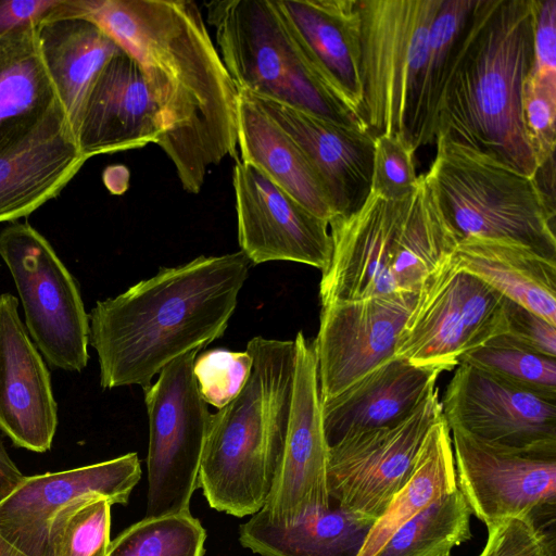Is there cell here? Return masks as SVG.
Segmentation results:
<instances>
[{
	"label": "cell",
	"instance_id": "obj_1",
	"mask_svg": "<svg viewBox=\"0 0 556 556\" xmlns=\"http://www.w3.org/2000/svg\"><path fill=\"white\" fill-rule=\"evenodd\" d=\"M59 17L94 23L137 62L159 109L156 144L185 191L199 193L226 156L239 160V91L197 3L61 0L47 15Z\"/></svg>",
	"mask_w": 556,
	"mask_h": 556
},
{
	"label": "cell",
	"instance_id": "obj_2",
	"mask_svg": "<svg viewBox=\"0 0 556 556\" xmlns=\"http://www.w3.org/2000/svg\"><path fill=\"white\" fill-rule=\"evenodd\" d=\"M241 252L162 267L89 314L103 390L152 383L175 358L220 338L249 277Z\"/></svg>",
	"mask_w": 556,
	"mask_h": 556
},
{
	"label": "cell",
	"instance_id": "obj_3",
	"mask_svg": "<svg viewBox=\"0 0 556 556\" xmlns=\"http://www.w3.org/2000/svg\"><path fill=\"white\" fill-rule=\"evenodd\" d=\"M533 27V0H477L438 103L434 142L454 141L536 176L521 104Z\"/></svg>",
	"mask_w": 556,
	"mask_h": 556
},
{
	"label": "cell",
	"instance_id": "obj_4",
	"mask_svg": "<svg viewBox=\"0 0 556 556\" xmlns=\"http://www.w3.org/2000/svg\"><path fill=\"white\" fill-rule=\"evenodd\" d=\"M329 231L332 252L319 283L321 306L416 295L460 240L425 174L408 199L389 201L370 192L358 210L334 216Z\"/></svg>",
	"mask_w": 556,
	"mask_h": 556
},
{
	"label": "cell",
	"instance_id": "obj_5",
	"mask_svg": "<svg viewBox=\"0 0 556 556\" xmlns=\"http://www.w3.org/2000/svg\"><path fill=\"white\" fill-rule=\"evenodd\" d=\"M253 359L241 392L211 416L199 470L208 505L244 517L258 513L285 447L294 375V341L252 338Z\"/></svg>",
	"mask_w": 556,
	"mask_h": 556
},
{
	"label": "cell",
	"instance_id": "obj_6",
	"mask_svg": "<svg viewBox=\"0 0 556 556\" xmlns=\"http://www.w3.org/2000/svg\"><path fill=\"white\" fill-rule=\"evenodd\" d=\"M425 174L459 239H510L556 258L555 208L538 176L470 147L439 139Z\"/></svg>",
	"mask_w": 556,
	"mask_h": 556
},
{
	"label": "cell",
	"instance_id": "obj_7",
	"mask_svg": "<svg viewBox=\"0 0 556 556\" xmlns=\"http://www.w3.org/2000/svg\"><path fill=\"white\" fill-rule=\"evenodd\" d=\"M204 7L238 91L367 131L308 63L273 0H218Z\"/></svg>",
	"mask_w": 556,
	"mask_h": 556
},
{
	"label": "cell",
	"instance_id": "obj_8",
	"mask_svg": "<svg viewBox=\"0 0 556 556\" xmlns=\"http://www.w3.org/2000/svg\"><path fill=\"white\" fill-rule=\"evenodd\" d=\"M357 3L366 130L372 138H400L417 150L428 37L442 0Z\"/></svg>",
	"mask_w": 556,
	"mask_h": 556
},
{
	"label": "cell",
	"instance_id": "obj_9",
	"mask_svg": "<svg viewBox=\"0 0 556 556\" xmlns=\"http://www.w3.org/2000/svg\"><path fill=\"white\" fill-rule=\"evenodd\" d=\"M506 301L458 267L452 253L417 293L394 357L440 372L453 370L465 354L508 332Z\"/></svg>",
	"mask_w": 556,
	"mask_h": 556
},
{
	"label": "cell",
	"instance_id": "obj_10",
	"mask_svg": "<svg viewBox=\"0 0 556 556\" xmlns=\"http://www.w3.org/2000/svg\"><path fill=\"white\" fill-rule=\"evenodd\" d=\"M201 350L167 364L143 389L149 418L148 502L144 518L188 511L211 416L193 374Z\"/></svg>",
	"mask_w": 556,
	"mask_h": 556
},
{
	"label": "cell",
	"instance_id": "obj_11",
	"mask_svg": "<svg viewBox=\"0 0 556 556\" xmlns=\"http://www.w3.org/2000/svg\"><path fill=\"white\" fill-rule=\"evenodd\" d=\"M7 264L25 315V328L53 368L81 371L88 363L89 315L79 286L50 242L29 223L0 231Z\"/></svg>",
	"mask_w": 556,
	"mask_h": 556
},
{
	"label": "cell",
	"instance_id": "obj_12",
	"mask_svg": "<svg viewBox=\"0 0 556 556\" xmlns=\"http://www.w3.org/2000/svg\"><path fill=\"white\" fill-rule=\"evenodd\" d=\"M442 415L434 387L404 420L351 433L329 445V501L376 522L410 479L422 441Z\"/></svg>",
	"mask_w": 556,
	"mask_h": 556
},
{
	"label": "cell",
	"instance_id": "obj_13",
	"mask_svg": "<svg viewBox=\"0 0 556 556\" xmlns=\"http://www.w3.org/2000/svg\"><path fill=\"white\" fill-rule=\"evenodd\" d=\"M453 433L457 486L471 514L486 528L525 518L555 534L556 456L513 452L458 427Z\"/></svg>",
	"mask_w": 556,
	"mask_h": 556
},
{
	"label": "cell",
	"instance_id": "obj_14",
	"mask_svg": "<svg viewBox=\"0 0 556 556\" xmlns=\"http://www.w3.org/2000/svg\"><path fill=\"white\" fill-rule=\"evenodd\" d=\"M441 404L448 427L513 452L556 456V393L459 363Z\"/></svg>",
	"mask_w": 556,
	"mask_h": 556
},
{
	"label": "cell",
	"instance_id": "obj_15",
	"mask_svg": "<svg viewBox=\"0 0 556 556\" xmlns=\"http://www.w3.org/2000/svg\"><path fill=\"white\" fill-rule=\"evenodd\" d=\"M294 346L293 390L285 447L273 488L260 510L269 521L282 527L329 507V446L314 342L300 331Z\"/></svg>",
	"mask_w": 556,
	"mask_h": 556
},
{
	"label": "cell",
	"instance_id": "obj_16",
	"mask_svg": "<svg viewBox=\"0 0 556 556\" xmlns=\"http://www.w3.org/2000/svg\"><path fill=\"white\" fill-rule=\"evenodd\" d=\"M141 477L136 453L59 472L25 477L0 502V536L26 556H52L55 516L72 504L102 497L126 505Z\"/></svg>",
	"mask_w": 556,
	"mask_h": 556
},
{
	"label": "cell",
	"instance_id": "obj_17",
	"mask_svg": "<svg viewBox=\"0 0 556 556\" xmlns=\"http://www.w3.org/2000/svg\"><path fill=\"white\" fill-rule=\"evenodd\" d=\"M232 187L238 242L250 263L289 261L321 273L328 267L332 241L327 220L240 160L232 168Z\"/></svg>",
	"mask_w": 556,
	"mask_h": 556
},
{
	"label": "cell",
	"instance_id": "obj_18",
	"mask_svg": "<svg viewBox=\"0 0 556 556\" xmlns=\"http://www.w3.org/2000/svg\"><path fill=\"white\" fill-rule=\"evenodd\" d=\"M416 295L334 301L323 306L313 340L321 402L394 356Z\"/></svg>",
	"mask_w": 556,
	"mask_h": 556
},
{
	"label": "cell",
	"instance_id": "obj_19",
	"mask_svg": "<svg viewBox=\"0 0 556 556\" xmlns=\"http://www.w3.org/2000/svg\"><path fill=\"white\" fill-rule=\"evenodd\" d=\"M11 293L0 294V431L15 446L45 453L58 427L51 376Z\"/></svg>",
	"mask_w": 556,
	"mask_h": 556
},
{
	"label": "cell",
	"instance_id": "obj_20",
	"mask_svg": "<svg viewBox=\"0 0 556 556\" xmlns=\"http://www.w3.org/2000/svg\"><path fill=\"white\" fill-rule=\"evenodd\" d=\"M86 161L60 102L0 150V224L26 217L58 197Z\"/></svg>",
	"mask_w": 556,
	"mask_h": 556
},
{
	"label": "cell",
	"instance_id": "obj_21",
	"mask_svg": "<svg viewBox=\"0 0 556 556\" xmlns=\"http://www.w3.org/2000/svg\"><path fill=\"white\" fill-rule=\"evenodd\" d=\"M273 2L308 63L331 92L364 125L361 15L357 0Z\"/></svg>",
	"mask_w": 556,
	"mask_h": 556
},
{
	"label": "cell",
	"instance_id": "obj_22",
	"mask_svg": "<svg viewBox=\"0 0 556 556\" xmlns=\"http://www.w3.org/2000/svg\"><path fill=\"white\" fill-rule=\"evenodd\" d=\"M251 97L304 153L327 192L334 216L358 210L370 193L374 138L367 131Z\"/></svg>",
	"mask_w": 556,
	"mask_h": 556
},
{
	"label": "cell",
	"instance_id": "obj_23",
	"mask_svg": "<svg viewBox=\"0 0 556 556\" xmlns=\"http://www.w3.org/2000/svg\"><path fill=\"white\" fill-rule=\"evenodd\" d=\"M159 109L137 62L124 50L102 70L85 105L76 141L88 160L157 143Z\"/></svg>",
	"mask_w": 556,
	"mask_h": 556
},
{
	"label": "cell",
	"instance_id": "obj_24",
	"mask_svg": "<svg viewBox=\"0 0 556 556\" xmlns=\"http://www.w3.org/2000/svg\"><path fill=\"white\" fill-rule=\"evenodd\" d=\"M440 371L391 357L337 396L323 402L328 446L341 438L395 425L434 388Z\"/></svg>",
	"mask_w": 556,
	"mask_h": 556
},
{
	"label": "cell",
	"instance_id": "obj_25",
	"mask_svg": "<svg viewBox=\"0 0 556 556\" xmlns=\"http://www.w3.org/2000/svg\"><path fill=\"white\" fill-rule=\"evenodd\" d=\"M453 257L507 300L556 325V258L515 240L486 237L460 239Z\"/></svg>",
	"mask_w": 556,
	"mask_h": 556
},
{
	"label": "cell",
	"instance_id": "obj_26",
	"mask_svg": "<svg viewBox=\"0 0 556 556\" xmlns=\"http://www.w3.org/2000/svg\"><path fill=\"white\" fill-rule=\"evenodd\" d=\"M37 36L43 64L76 138L96 80L123 49L98 25L79 17L42 18Z\"/></svg>",
	"mask_w": 556,
	"mask_h": 556
},
{
	"label": "cell",
	"instance_id": "obj_27",
	"mask_svg": "<svg viewBox=\"0 0 556 556\" xmlns=\"http://www.w3.org/2000/svg\"><path fill=\"white\" fill-rule=\"evenodd\" d=\"M237 142L240 161L262 172L309 212L334 217L319 178L293 139L247 92L239 91Z\"/></svg>",
	"mask_w": 556,
	"mask_h": 556
},
{
	"label": "cell",
	"instance_id": "obj_28",
	"mask_svg": "<svg viewBox=\"0 0 556 556\" xmlns=\"http://www.w3.org/2000/svg\"><path fill=\"white\" fill-rule=\"evenodd\" d=\"M374 523L329 501L289 527L258 511L239 527V542L261 556H357Z\"/></svg>",
	"mask_w": 556,
	"mask_h": 556
},
{
	"label": "cell",
	"instance_id": "obj_29",
	"mask_svg": "<svg viewBox=\"0 0 556 556\" xmlns=\"http://www.w3.org/2000/svg\"><path fill=\"white\" fill-rule=\"evenodd\" d=\"M38 23L0 38V150L24 137L60 103L40 54Z\"/></svg>",
	"mask_w": 556,
	"mask_h": 556
},
{
	"label": "cell",
	"instance_id": "obj_30",
	"mask_svg": "<svg viewBox=\"0 0 556 556\" xmlns=\"http://www.w3.org/2000/svg\"><path fill=\"white\" fill-rule=\"evenodd\" d=\"M450 432L443 415L429 428L410 479L372 525L357 556H374L396 529L457 486Z\"/></svg>",
	"mask_w": 556,
	"mask_h": 556
},
{
	"label": "cell",
	"instance_id": "obj_31",
	"mask_svg": "<svg viewBox=\"0 0 556 556\" xmlns=\"http://www.w3.org/2000/svg\"><path fill=\"white\" fill-rule=\"evenodd\" d=\"M471 510L456 486L396 529L374 556H439L471 538Z\"/></svg>",
	"mask_w": 556,
	"mask_h": 556
},
{
	"label": "cell",
	"instance_id": "obj_32",
	"mask_svg": "<svg viewBox=\"0 0 556 556\" xmlns=\"http://www.w3.org/2000/svg\"><path fill=\"white\" fill-rule=\"evenodd\" d=\"M476 2L477 0H442L433 17L428 37L417 149L434 143L438 103Z\"/></svg>",
	"mask_w": 556,
	"mask_h": 556
},
{
	"label": "cell",
	"instance_id": "obj_33",
	"mask_svg": "<svg viewBox=\"0 0 556 556\" xmlns=\"http://www.w3.org/2000/svg\"><path fill=\"white\" fill-rule=\"evenodd\" d=\"M205 538L190 510L143 518L111 541L105 556H204Z\"/></svg>",
	"mask_w": 556,
	"mask_h": 556
},
{
	"label": "cell",
	"instance_id": "obj_34",
	"mask_svg": "<svg viewBox=\"0 0 556 556\" xmlns=\"http://www.w3.org/2000/svg\"><path fill=\"white\" fill-rule=\"evenodd\" d=\"M459 363L526 388L556 393V358L532 352L507 334L465 354Z\"/></svg>",
	"mask_w": 556,
	"mask_h": 556
},
{
	"label": "cell",
	"instance_id": "obj_35",
	"mask_svg": "<svg viewBox=\"0 0 556 556\" xmlns=\"http://www.w3.org/2000/svg\"><path fill=\"white\" fill-rule=\"evenodd\" d=\"M111 506L106 498H86L59 513L49 533L52 556H105Z\"/></svg>",
	"mask_w": 556,
	"mask_h": 556
},
{
	"label": "cell",
	"instance_id": "obj_36",
	"mask_svg": "<svg viewBox=\"0 0 556 556\" xmlns=\"http://www.w3.org/2000/svg\"><path fill=\"white\" fill-rule=\"evenodd\" d=\"M252 365L248 351L213 349L197 355L193 374L204 402L218 409L225 407L243 389Z\"/></svg>",
	"mask_w": 556,
	"mask_h": 556
},
{
	"label": "cell",
	"instance_id": "obj_37",
	"mask_svg": "<svg viewBox=\"0 0 556 556\" xmlns=\"http://www.w3.org/2000/svg\"><path fill=\"white\" fill-rule=\"evenodd\" d=\"M416 150L406 141L388 135L374 138L370 192L389 201L408 199L417 185Z\"/></svg>",
	"mask_w": 556,
	"mask_h": 556
},
{
	"label": "cell",
	"instance_id": "obj_38",
	"mask_svg": "<svg viewBox=\"0 0 556 556\" xmlns=\"http://www.w3.org/2000/svg\"><path fill=\"white\" fill-rule=\"evenodd\" d=\"M521 104L526 137L540 169L554 159L556 85L528 74L522 87Z\"/></svg>",
	"mask_w": 556,
	"mask_h": 556
},
{
	"label": "cell",
	"instance_id": "obj_39",
	"mask_svg": "<svg viewBox=\"0 0 556 556\" xmlns=\"http://www.w3.org/2000/svg\"><path fill=\"white\" fill-rule=\"evenodd\" d=\"M478 556H555V534L536 529L525 518H507L488 529Z\"/></svg>",
	"mask_w": 556,
	"mask_h": 556
},
{
	"label": "cell",
	"instance_id": "obj_40",
	"mask_svg": "<svg viewBox=\"0 0 556 556\" xmlns=\"http://www.w3.org/2000/svg\"><path fill=\"white\" fill-rule=\"evenodd\" d=\"M533 59L530 75L556 85V0H533Z\"/></svg>",
	"mask_w": 556,
	"mask_h": 556
},
{
	"label": "cell",
	"instance_id": "obj_41",
	"mask_svg": "<svg viewBox=\"0 0 556 556\" xmlns=\"http://www.w3.org/2000/svg\"><path fill=\"white\" fill-rule=\"evenodd\" d=\"M506 319L509 336L523 348L556 358V325L507 300Z\"/></svg>",
	"mask_w": 556,
	"mask_h": 556
},
{
	"label": "cell",
	"instance_id": "obj_42",
	"mask_svg": "<svg viewBox=\"0 0 556 556\" xmlns=\"http://www.w3.org/2000/svg\"><path fill=\"white\" fill-rule=\"evenodd\" d=\"M61 0H0V38L40 22Z\"/></svg>",
	"mask_w": 556,
	"mask_h": 556
},
{
	"label": "cell",
	"instance_id": "obj_43",
	"mask_svg": "<svg viewBox=\"0 0 556 556\" xmlns=\"http://www.w3.org/2000/svg\"><path fill=\"white\" fill-rule=\"evenodd\" d=\"M25 476L10 458L0 435V502L12 493Z\"/></svg>",
	"mask_w": 556,
	"mask_h": 556
},
{
	"label": "cell",
	"instance_id": "obj_44",
	"mask_svg": "<svg viewBox=\"0 0 556 556\" xmlns=\"http://www.w3.org/2000/svg\"><path fill=\"white\" fill-rule=\"evenodd\" d=\"M0 556H26L0 536Z\"/></svg>",
	"mask_w": 556,
	"mask_h": 556
},
{
	"label": "cell",
	"instance_id": "obj_45",
	"mask_svg": "<svg viewBox=\"0 0 556 556\" xmlns=\"http://www.w3.org/2000/svg\"><path fill=\"white\" fill-rule=\"evenodd\" d=\"M439 556H451V552L443 553V554H441V555H439Z\"/></svg>",
	"mask_w": 556,
	"mask_h": 556
}]
</instances>
